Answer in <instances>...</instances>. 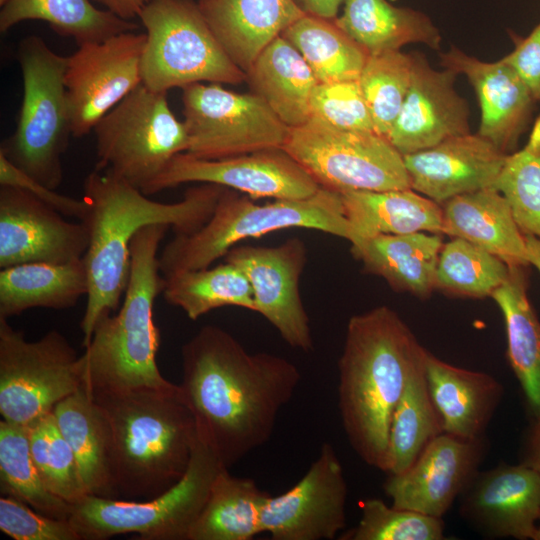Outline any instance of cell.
Instances as JSON below:
<instances>
[{
	"mask_svg": "<svg viewBox=\"0 0 540 540\" xmlns=\"http://www.w3.org/2000/svg\"><path fill=\"white\" fill-rule=\"evenodd\" d=\"M9 0H0V5L3 6L5 5Z\"/></svg>",
	"mask_w": 540,
	"mask_h": 540,
	"instance_id": "obj_53",
	"label": "cell"
},
{
	"mask_svg": "<svg viewBox=\"0 0 540 540\" xmlns=\"http://www.w3.org/2000/svg\"><path fill=\"white\" fill-rule=\"evenodd\" d=\"M91 397L108 423L118 499L154 498L184 476L198 435L178 384L169 389L97 392Z\"/></svg>",
	"mask_w": 540,
	"mask_h": 540,
	"instance_id": "obj_4",
	"label": "cell"
},
{
	"mask_svg": "<svg viewBox=\"0 0 540 540\" xmlns=\"http://www.w3.org/2000/svg\"><path fill=\"white\" fill-rule=\"evenodd\" d=\"M344 540H442V518L388 506L377 498L361 504L358 524L340 537Z\"/></svg>",
	"mask_w": 540,
	"mask_h": 540,
	"instance_id": "obj_44",
	"label": "cell"
},
{
	"mask_svg": "<svg viewBox=\"0 0 540 540\" xmlns=\"http://www.w3.org/2000/svg\"><path fill=\"white\" fill-rule=\"evenodd\" d=\"M281 36L299 51L318 83L359 80L368 53L334 20L305 14Z\"/></svg>",
	"mask_w": 540,
	"mask_h": 540,
	"instance_id": "obj_37",
	"label": "cell"
},
{
	"mask_svg": "<svg viewBox=\"0 0 540 540\" xmlns=\"http://www.w3.org/2000/svg\"><path fill=\"white\" fill-rule=\"evenodd\" d=\"M347 483L334 447L325 442L304 476L268 496L262 532L273 540H332L346 527Z\"/></svg>",
	"mask_w": 540,
	"mask_h": 540,
	"instance_id": "obj_16",
	"label": "cell"
},
{
	"mask_svg": "<svg viewBox=\"0 0 540 540\" xmlns=\"http://www.w3.org/2000/svg\"><path fill=\"white\" fill-rule=\"evenodd\" d=\"M413 59L400 50L368 55L359 77L374 131L387 137L408 92Z\"/></svg>",
	"mask_w": 540,
	"mask_h": 540,
	"instance_id": "obj_42",
	"label": "cell"
},
{
	"mask_svg": "<svg viewBox=\"0 0 540 540\" xmlns=\"http://www.w3.org/2000/svg\"><path fill=\"white\" fill-rule=\"evenodd\" d=\"M341 194L349 242L377 235L442 233V206L412 188Z\"/></svg>",
	"mask_w": 540,
	"mask_h": 540,
	"instance_id": "obj_28",
	"label": "cell"
},
{
	"mask_svg": "<svg viewBox=\"0 0 540 540\" xmlns=\"http://www.w3.org/2000/svg\"><path fill=\"white\" fill-rule=\"evenodd\" d=\"M63 216L23 189L1 186L0 268L83 258L89 246L88 228Z\"/></svg>",
	"mask_w": 540,
	"mask_h": 540,
	"instance_id": "obj_19",
	"label": "cell"
},
{
	"mask_svg": "<svg viewBox=\"0 0 540 540\" xmlns=\"http://www.w3.org/2000/svg\"><path fill=\"white\" fill-rule=\"evenodd\" d=\"M83 386V362L62 333L51 330L25 339L0 318V414L29 427Z\"/></svg>",
	"mask_w": 540,
	"mask_h": 540,
	"instance_id": "obj_12",
	"label": "cell"
},
{
	"mask_svg": "<svg viewBox=\"0 0 540 540\" xmlns=\"http://www.w3.org/2000/svg\"><path fill=\"white\" fill-rule=\"evenodd\" d=\"M222 468L198 438L186 473L164 493L144 501L87 495L72 506L69 520L81 540L127 533L145 540H187Z\"/></svg>",
	"mask_w": 540,
	"mask_h": 540,
	"instance_id": "obj_9",
	"label": "cell"
},
{
	"mask_svg": "<svg viewBox=\"0 0 540 540\" xmlns=\"http://www.w3.org/2000/svg\"><path fill=\"white\" fill-rule=\"evenodd\" d=\"M514 50L502 60L510 65L540 102V23L527 37L512 35Z\"/></svg>",
	"mask_w": 540,
	"mask_h": 540,
	"instance_id": "obj_48",
	"label": "cell"
},
{
	"mask_svg": "<svg viewBox=\"0 0 540 540\" xmlns=\"http://www.w3.org/2000/svg\"><path fill=\"white\" fill-rule=\"evenodd\" d=\"M493 187L508 201L521 232L540 238V114L526 145L507 155Z\"/></svg>",
	"mask_w": 540,
	"mask_h": 540,
	"instance_id": "obj_41",
	"label": "cell"
},
{
	"mask_svg": "<svg viewBox=\"0 0 540 540\" xmlns=\"http://www.w3.org/2000/svg\"><path fill=\"white\" fill-rule=\"evenodd\" d=\"M426 349L387 306L352 316L338 360V409L347 439L384 472L393 411Z\"/></svg>",
	"mask_w": 540,
	"mask_h": 540,
	"instance_id": "obj_3",
	"label": "cell"
},
{
	"mask_svg": "<svg viewBox=\"0 0 540 540\" xmlns=\"http://www.w3.org/2000/svg\"><path fill=\"white\" fill-rule=\"evenodd\" d=\"M294 2L306 15L334 20L344 0H294Z\"/></svg>",
	"mask_w": 540,
	"mask_h": 540,
	"instance_id": "obj_49",
	"label": "cell"
},
{
	"mask_svg": "<svg viewBox=\"0 0 540 540\" xmlns=\"http://www.w3.org/2000/svg\"><path fill=\"white\" fill-rule=\"evenodd\" d=\"M439 56L444 69L465 75L475 90L481 110L477 134L507 155L515 152L536 102L519 75L502 59L484 62L454 46Z\"/></svg>",
	"mask_w": 540,
	"mask_h": 540,
	"instance_id": "obj_22",
	"label": "cell"
},
{
	"mask_svg": "<svg viewBox=\"0 0 540 540\" xmlns=\"http://www.w3.org/2000/svg\"><path fill=\"white\" fill-rule=\"evenodd\" d=\"M311 116L342 129L374 131L359 80L318 83L313 90Z\"/></svg>",
	"mask_w": 540,
	"mask_h": 540,
	"instance_id": "obj_45",
	"label": "cell"
},
{
	"mask_svg": "<svg viewBox=\"0 0 540 540\" xmlns=\"http://www.w3.org/2000/svg\"><path fill=\"white\" fill-rule=\"evenodd\" d=\"M93 131L96 169L109 170L142 192L189 146L187 127L170 109L167 93L143 84L103 116Z\"/></svg>",
	"mask_w": 540,
	"mask_h": 540,
	"instance_id": "obj_10",
	"label": "cell"
},
{
	"mask_svg": "<svg viewBox=\"0 0 540 540\" xmlns=\"http://www.w3.org/2000/svg\"><path fill=\"white\" fill-rule=\"evenodd\" d=\"M424 370L442 430L463 439L485 436L503 396L493 376L453 366L426 352Z\"/></svg>",
	"mask_w": 540,
	"mask_h": 540,
	"instance_id": "obj_24",
	"label": "cell"
},
{
	"mask_svg": "<svg viewBox=\"0 0 540 540\" xmlns=\"http://www.w3.org/2000/svg\"><path fill=\"white\" fill-rule=\"evenodd\" d=\"M102 4L106 10L124 19L131 20L138 17L141 10L150 0H94Z\"/></svg>",
	"mask_w": 540,
	"mask_h": 540,
	"instance_id": "obj_50",
	"label": "cell"
},
{
	"mask_svg": "<svg viewBox=\"0 0 540 540\" xmlns=\"http://www.w3.org/2000/svg\"><path fill=\"white\" fill-rule=\"evenodd\" d=\"M23 99L15 132L1 146L15 166L51 189L63 180L62 157L72 136L65 87L67 57L30 35L17 48Z\"/></svg>",
	"mask_w": 540,
	"mask_h": 540,
	"instance_id": "obj_7",
	"label": "cell"
},
{
	"mask_svg": "<svg viewBox=\"0 0 540 540\" xmlns=\"http://www.w3.org/2000/svg\"><path fill=\"white\" fill-rule=\"evenodd\" d=\"M169 228L165 224L145 226L131 241L123 303L116 314L97 323L81 354L83 386L90 395L176 385L159 371L160 333L153 319V306L164 284L158 249Z\"/></svg>",
	"mask_w": 540,
	"mask_h": 540,
	"instance_id": "obj_5",
	"label": "cell"
},
{
	"mask_svg": "<svg viewBox=\"0 0 540 540\" xmlns=\"http://www.w3.org/2000/svg\"><path fill=\"white\" fill-rule=\"evenodd\" d=\"M425 356L413 370L393 411L384 469L387 474L404 472L425 447L443 433L427 387Z\"/></svg>",
	"mask_w": 540,
	"mask_h": 540,
	"instance_id": "obj_38",
	"label": "cell"
},
{
	"mask_svg": "<svg viewBox=\"0 0 540 540\" xmlns=\"http://www.w3.org/2000/svg\"><path fill=\"white\" fill-rule=\"evenodd\" d=\"M0 490L38 512L69 519L72 505L52 494L44 485L33 461L28 427L0 422Z\"/></svg>",
	"mask_w": 540,
	"mask_h": 540,
	"instance_id": "obj_39",
	"label": "cell"
},
{
	"mask_svg": "<svg viewBox=\"0 0 540 540\" xmlns=\"http://www.w3.org/2000/svg\"><path fill=\"white\" fill-rule=\"evenodd\" d=\"M0 530L14 540H81L69 519L47 516L10 496L0 498Z\"/></svg>",
	"mask_w": 540,
	"mask_h": 540,
	"instance_id": "obj_46",
	"label": "cell"
},
{
	"mask_svg": "<svg viewBox=\"0 0 540 540\" xmlns=\"http://www.w3.org/2000/svg\"><path fill=\"white\" fill-rule=\"evenodd\" d=\"M524 237L527 261L540 272V238L530 234H525Z\"/></svg>",
	"mask_w": 540,
	"mask_h": 540,
	"instance_id": "obj_52",
	"label": "cell"
},
{
	"mask_svg": "<svg viewBox=\"0 0 540 540\" xmlns=\"http://www.w3.org/2000/svg\"><path fill=\"white\" fill-rule=\"evenodd\" d=\"M523 463L532 467L540 475V414L535 416L529 432Z\"/></svg>",
	"mask_w": 540,
	"mask_h": 540,
	"instance_id": "obj_51",
	"label": "cell"
},
{
	"mask_svg": "<svg viewBox=\"0 0 540 540\" xmlns=\"http://www.w3.org/2000/svg\"><path fill=\"white\" fill-rule=\"evenodd\" d=\"M282 149L338 193L411 188L403 155L375 131L342 129L311 116L290 128Z\"/></svg>",
	"mask_w": 540,
	"mask_h": 540,
	"instance_id": "obj_11",
	"label": "cell"
},
{
	"mask_svg": "<svg viewBox=\"0 0 540 540\" xmlns=\"http://www.w3.org/2000/svg\"><path fill=\"white\" fill-rule=\"evenodd\" d=\"M411 55L410 86L386 137L402 155L470 133L468 104L454 88L457 74L449 69H433L422 53Z\"/></svg>",
	"mask_w": 540,
	"mask_h": 540,
	"instance_id": "obj_20",
	"label": "cell"
},
{
	"mask_svg": "<svg viewBox=\"0 0 540 540\" xmlns=\"http://www.w3.org/2000/svg\"><path fill=\"white\" fill-rule=\"evenodd\" d=\"M182 104L189 135L186 153L198 158L282 149L290 131L262 98L252 92L236 93L218 83L183 87Z\"/></svg>",
	"mask_w": 540,
	"mask_h": 540,
	"instance_id": "obj_13",
	"label": "cell"
},
{
	"mask_svg": "<svg viewBox=\"0 0 540 540\" xmlns=\"http://www.w3.org/2000/svg\"><path fill=\"white\" fill-rule=\"evenodd\" d=\"M224 187L202 183L186 190L182 200L162 203L106 169L90 172L83 199L88 212L82 221L89 231L83 256L88 277L82 317V347L90 343L97 323L120 304L130 275V245L135 234L152 224L168 225L176 235L191 234L212 216Z\"/></svg>",
	"mask_w": 540,
	"mask_h": 540,
	"instance_id": "obj_2",
	"label": "cell"
},
{
	"mask_svg": "<svg viewBox=\"0 0 540 540\" xmlns=\"http://www.w3.org/2000/svg\"><path fill=\"white\" fill-rule=\"evenodd\" d=\"M205 20L245 73L259 54L305 14L294 0H199Z\"/></svg>",
	"mask_w": 540,
	"mask_h": 540,
	"instance_id": "obj_25",
	"label": "cell"
},
{
	"mask_svg": "<svg viewBox=\"0 0 540 540\" xmlns=\"http://www.w3.org/2000/svg\"><path fill=\"white\" fill-rule=\"evenodd\" d=\"M486 449L485 436L463 439L443 432L408 469L388 474L384 491L395 508L442 518L479 471Z\"/></svg>",
	"mask_w": 540,
	"mask_h": 540,
	"instance_id": "obj_18",
	"label": "cell"
},
{
	"mask_svg": "<svg viewBox=\"0 0 540 540\" xmlns=\"http://www.w3.org/2000/svg\"><path fill=\"white\" fill-rule=\"evenodd\" d=\"M335 24L368 55L400 50L410 43L439 49L441 35L423 12L396 7L387 0H344Z\"/></svg>",
	"mask_w": 540,
	"mask_h": 540,
	"instance_id": "obj_32",
	"label": "cell"
},
{
	"mask_svg": "<svg viewBox=\"0 0 540 540\" xmlns=\"http://www.w3.org/2000/svg\"><path fill=\"white\" fill-rule=\"evenodd\" d=\"M179 384L198 438L230 469L269 441L301 374L288 359L250 353L228 331L203 326L181 348Z\"/></svg>",
	"mask_w": 540,
	"mask_h": 540,
	"instance_id": "obj_1",
	"label": "cell"
},
{
	"mask_svg": "<svg viewBox=\"0 0 540 540\" xmlns=\"http://www.w3.org/2000/svg\"><path fill=\"white\" fill-rule=\"evenodd\" d=\"M57 426L70 445L88 495L118 499L111 470L107 420L82 386L53 409Z\"/></svg>",
	"mask_w": 540,
	"mask_h": 540,
	"instance_id": "obj_30",
	"label": "cell"
},
{
	"mask_svg": "<svg viewBox=\"0 0 540 540\" xmlns=\"http://www.w3.org/2000/svg\"><path fill=\"white\" fill-rule=\"evenodd\" d=\"M245 82L288 127L310 119V100L318 82L299 51L283 36L259 54L246 72Z\"/></svg>",
	"mask_w": 540,
	"mask_h": 540,
	"instance_id": "obj_29",
	"label": "cell"
},
{
	"mask_svg": "<svg viewBox=\"0 0 540 540\" xmlns=\"http://www.w3.org/2000/svg\"><path fill=\"white\" fill-rule=\"evenodd\" d=\"M528 266L510 267L492 298L505 321L507 356L534 416L540 414V320L528 298Z\"/></svg>",
	"mask_w": 540,
	"mask_h": 540,
	"instance_id": "obj_33",
	"label": "cell"
},
{
	"mask_svg": "<svg viewBox=\"0 0 540 540\" xmlns=\"http://www.w3.org/2000/svg\"><path fill=\"white\" fill-rule=\"evenodd\" d=\"M443 231L494 254L510 267L529 266L524 234L506 198L494 187L455 196L442 204Z\"/></svg>",
	"mask_w": 540,
	"mask_h": 540,
	"instance_id": "obj_26",
	"label": "cell"
},
{
	"mask_svg": "<svg viewBox=\"0 0 540 540\" xmlns=\"http://www.w3.org/2000/svg\"><path fill=\"white\" fill-rule=\"evenodd\" d=\"M350 244L363 269L382 277L394 290L426 298L436 289V268L443 246L440 233L377 235Z\"/></svg>",
	"mask_w": 540,
	"mask_h": 540,
	"instance_id": "obj_27",
	"label": "cell"
},
{
	"mask_svg": "<svg viewBox=\"0 0 540 540\" xmlns=\"http://www.w3.org/2000/svg\"><path fill=\"white\" fill-rule=\"evenodd\" d=\"M88 294L83 258L66 263H24L0 271V318L32 308L63 310Z\"/></svg>",
	"mask_w": 540,
	"mask_h": 540,
	"instance_id": "obj_31",
	"label": "cell"
},
{
	"mask_svg": "<svg viewBox=\"0 0 540 540\" xmlns=\"http://www.w3.org/2000/svg\"><path fill=\"white\" fill-rule=\"evenodd\" d=\"M0 185L23 189L64 216L83 221L88 212L84 199L58 193L15 166L0 151Z\"/></svg>",
	"mask_w": 540,
	"mask_h": 540,
	"instance_id": "obj_47",
	"label": "cell"
},
{
	"mask_svg": "<svg viewBox=\"0 0 540 540\" xmlns=\"http://www.w3.org/2000/svg\"><path fill=\"white\" fill-rule=\"evenodd\" d=\"M138 18L146 29L141 76L148 89L167 93L195 83L246 81V73L226 53L192 0H150Z\"/></svg>",
	"mask_w": 540,
	"mask_h": 540,
	"instance_id": "obj_8",
	"label": "cell"
},
{
	"mask_svg": "<svg viewBox=\"0 0 540 540\" xmlns=\"http://www.w3.org/2000/svg\"><path fill=\"white\" fill-rule=\"evenodd\" d=\"M510 266L494 254L458 237L443 244L439 254L436 289L460 297L483 298L502 286Z\"/></svg>",
	"mask_w": 540,
	"mask_h": 540,
	"instance_id": "obj_40",
	"label": "cell"
},
{
	"mask_svg": "<svg viewBox=\"0 0 540 540\" xmlns=\"http://www.w3.org/2000/svg\"><path fill=\"white\" fill-rule=\"evenodd\" d=\"M26 20L45 21L58 34L74 39L78 46L138 27L108 10L98 9L91 0H9L0 12V31L7 32Z\"/></svg>",
	"mask_w": 540,
	"mask_h": 540,
	"instance_id": "obj_35",
	"label": "cell"
},
{
	"mask_svg": "<svg viewBox=\"0 0 540 540\" xmlns=\"http://www.w3.org/2000/svg\"><path fill=\"white\" fill-rule=\"evenodd\" d=\"M28 430L31 455L46 488L72 506L84 499L88 493L75 455L53 412L34 422Z\"/></svg>",
	"mask_w": 540,
	"mask_h": 540,
	"instance_id": "obj_43",
	"label": "cell"
},
{
	"mask_svg": "<svg viewBox=\"0 0 540 540\" xmlns=\"http://www.w3.org/2000/svg\"><path fill=\"white\" fill-rule=\"evenodd\" d=\"M248 278L256 306L291 347L308 352L313 338L300 294L307 262L304 242L293 237L277 246H235L224 256Z\"/></svg>",
	"mask_w": 540,
	"mask_h": 540,
	"instance_id": "obj_17",
	"label": "cell"
},
{
	"mask_svg": "<svg viewBox=\"0 0 540 540\" xmlns=\"http://www.w3.org/2000/svg\"><path fill=\"white\" fill-rule=\"evenodd\" d=\"M215 267L184 270L164 277L165 301L191 320L224 306L256 312L251 284L240 268L226 262Z\"/></svg>",
	"mask_w": 540,
	"mask_h": 540,
	"instance_id": "obj_36",
	"label": "cell"
},
{
	"mask_svg": "<svg viewBox=\"0 0 540 540\" xmlns=\"http://www.w3.org/2000/svg\"><path fill=\"white\" fill-rule=\"evenodd\" d=\"M506 157L490 141L471 133L403 155L411 188L438 204L493 187Z\"/></svg>",
	"mask_w": 540,
	"mask_h": 540,
	"instance_id": "obj_23",
	"label": "cell"
},
{
	"mask_svg": "<svg viewBox=\"0 0 540 540\" xmlns=\"http://www.w3.org/2000/svg\"><path fill=\"white\" fill-rule=\"evenodd\" d=\"M319 230L349 240L341 194L320 188L304 199H274L257 204L224 188L210 219L197 231L176 235L159 256L163 276L208 268L239 242L287 228Z\"/></svg>",
	"mask_w": 540,
	"mask_h": 540,
	"instance_id": "obj_6",
	"label": "cell"
},
{
	"mask_svg": "<svg viewBox=\"0 0 540 540\" xmlns=\"http://www.w3.org/2000/svg\"><path fill=\"white\" fill-rule=\"evenodd\" d=\"M269 494L251 478L222 468L192 525L187 540H251L262 533L261 515Z\"/></svg>",
	"mask_w": 540,
	"mask_h": 540,
	"instance_id": "obj_34",
	"label": "cell"
},
{
	"mask_svg": "<svg viewBox=\"0 0 540 540\" xmlns=\"http://www.w3.org/2000/svg\"><path fill=\"white\" fill-rule=\"evenodd\" d=\"M145 33L122 32L85 43L67 57L65 87L73 137L97 122L142 84Z\"/></svg>",
	"mask_w": 540,
	"mask_h": 540,
	"instance_id": "obj_14",
	"label": "cell"
},
{
	"mask_svg": "<svg viewBox=\"0 0 540 540\" xmlns=\"http://www.w3.org/2000/svg\"><path fill=\"white\" fill-rule=\"evenodd\" d=\"M460 514L487 537L535 539L540 475L525 463L478 471L460 496Z\"/></svg>",
	"mask_w": 540,
	"mask_h": 540,
	"instance_id": "obj_21",
	"label": "cell"
},
{
	"mask_svg": "<svg viewBox=\"0 0 540 540\" xmlns=\"http://www.w3.org/2000/svg\"><path fill=\"white\" fill-rule=\"evenodd\" d=\"M189 182L216 184L252 199H304L321 188L283 149H271L221 159L180 153L143 193L153 195Z\"/></svg>",
	"mask_w": 540,
	"mask_h": 540,
	"instance_id": "obj_15",
	"label": "cell"
}]
</instances>
